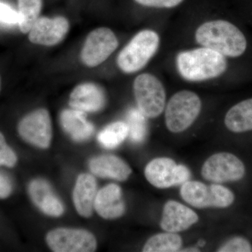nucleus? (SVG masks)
<instances>
[{
	"label": "nucleus",
	"mask_w": 252,
	"mask_h": 252,
	"mask_svg": "<svg viewBox=\"0 0 252 252\" xmlns=\"http://www.w3.org/2000/svg\"><path fill=\"white\" fill-rule=\"evenodd\" d=\"M136 2L145 6L155 8H173L183 0H135Z\"/></svg>",
	"instance_id": "nucleus-28"
},
{
	"label": "nucleus",
	"mask_w": 252,
	"mask_h": 252,
	"mask_svg": "<svg viewBox=\"0 0 252 252\" xmlns=\"http://www.w3.org/2000/svg\"><path fill=\"white\" fill-rule=\"evenodd\" d=\"M18 130L26 142L39 148L47 149L52 138L49 112L45 109H39L30 113L20 122Z\"/></svg>",
	"instance_id": "nucleus-11"
},
{
	"label": "nucleus",
	"mask_w": 252,
	"mask_h": 252,
	"mask_svg": "<svg viewBox=\"0 0 252 252\" xmlns=\"http://www.w3.org/2000/svg\"><path fill=\"white\" fill-rule=\"evenodd\" d=\"M220 252H251L252 245L246 239L234 238L228 240L218 250Z\"/></svg>",
	"instance_id": "nucleus-26"
},
{
	"label": "nucleus",
	"mask_w": 252,
	"mask_h": 252,
	"mask_svg": "<svg viewBox=\"0 0 252 252\" xmlns=\"http://www.w3.org/2000/svg\"><path fill=\"white\" fill-rule=\"evenodd\" d=\"M133 91L139 110L149 119L159 117L163 112L166 94L160 81L149 73L135 78Z\"/></svg>",
	"instance_id": "nucleus-6"
},
{
	"label": "nucleus",
	"mask_w": 252,
	"mask_h": 252,
	"mask_svg": "<svg viewBox=\"0 0 252 252\" xmlns=\"http://www.w3.org/2000/svg\"><path fill=\"white\" fill-rule=\"evenodd\" d=\"M245 173L243 162L233 154L226 152L211 156L204 162L201 170L205 180L218 184L240 180Z\"/></svg>",
	"instance_id": "nucleus-8"
},
{
	"label": "nucleus",
	"mask_w": 252,
	"mask_h": 252,
	"mask_svg": "<svg viewBox=\"0 0 252 252\" xmlns=\"http://www.w3.org/2000/svg\"><path fill=\"white\" fill-rule=\"evenodd\" d=\"M94 208L104 220H115L125 213L126 207L121 187L110 184L96 194Z\"/></svg>",
	"instance_id": "nucleus-15"
},
{
	"label": "nucleus",
	"mask_w": 252,
	"mask_h": 252,
	"mask_svg": "<svg viewBox=\"0 0 252 252\" xmlns=\"http://www.w3.org/2000/svg\"><path fill=\"white\" fill-rule=\"evenodd\" d=\"M128 136L127 124L117 122L109 124L97 136L101 145L107 149H114L120 145Z\"/></svg>",
	"instance_id": "nucleus-22"
},
{
	"label": "nucleus",
	"mask_w": 252,
	"mask_h": 252,
	"mask_svg": "<svg viewBox=\"0 0 252 252\" xmlns=\"http://www.w3.org/2000/svg\"><path fill=\"white\" fill-rule=\"evenodd\" d=\"M202 108L198 94L181 91L172 96L165 108V124L174 133L184 132L196 120Z\"/></svg>",
	"instance_id": "nucleus-4"
},
{
	"label": "nucleus",
	"mask_w": 252,
	"mask_h": 252,
	"mask_svg": "<svg viewBox=\"0 0 252 252\" xmlns=\"http://www.w3.org/2000/svg\"><path fill=\"white\" fill-rule=\"evenodd\" d=\"M20 22L18 11H15L9 5L0 1V23L6 25H16Z\"/></svg>",
	"instance_id": "nucleus-27"
},
{
	"label": "nucleus",
	"mask_w": 252,
	"mask_h": 252,
	"mask_svg": "<svg viewBox=\"0 0 252 252\" xmlns=\"http://www.w3.org/2000/svg\"><path fill=\"white\" fill-rule=\"evenodd\" d=\"M69 29V23L63 16L39 17L29 32V39L39 45H56L64 39Z\"/></svg>",
	"instance_id": "nucleus-12"
},
{
	"label": "nucleus",
	"mask_w": 252,
	"mask_h": 252,
	"mask_svg": "<svg viewBox=\"0 0 252 252\" xmlns=\"http://www.w3.org/2000/svg\"><path fill=\"white\" fill-rule=\"evenodd\" d=\"M160 38L155 31L144 30L132 37L119 53L117 64L125 73L138 72L152 59L158 49Z\"/></svg>",
	"instance_id": "nucleus-3"
},
{
	"label": "nucleus",
	"mask_w": 252,
	"mask_h": 252,
	"mask_svg": "<svg viewBox=\"0 0 252 252\" xmlns=\"http://www.w3.org/2000/svg\"><path fill=\"white\" fill-rule=\"evenodd\" d=\"M97 194V183L94 176L81 174L78 177L73 190V201L81 217H90L94 211Z\"/></svg>",
	"instance_id": "nucleus-17"
},
{
	"label": "nucleus",
	"mask_w": 252,
	"mask_h": 252,
	"mask_svg": "<svg viewBox=\"0 0 252 252\" xmlns=\"http://www.w3.org/2000/svg\"><path fill=\"white\" fill-rule=\"evenodd\" d=\"M180 252H200V250H198V249L195 248H189L185 249L184 250H180Z\"/></svg>",
	"instance_id": "nucleus-30"
},
{
	"label": "nucleus",
	"mask_w": 252,
	"mask_h": 252,
	"mask_svg": "<svg viewBox=\"0 0 252 252\" xmlns=\"http://www.w3.org/2000/svg\"><path fill=\"white\" fill-rule=\"evenodd\" d=\"M118 46L119 41L112 30L97 28L86 38L81 51V61L88 67H96L108 59Z\"/></svg>",
	"instance_id": "nucleus-9"
},
{
	"label": "nucleus",
	"mask_w": 252,
	"mask_h": 252,
	"mask_svg": "<svg viewBox=\"0 0 252 252\" xmlns=\"http://www.w3.org/2000/svg\"><path fill=\"white\" fill-rule=\"evenodd\" d=\"M64 130L73 140L82 142L90 138L94 132V126L86 119L85 114L77 109H66L61 116Z\"/></svg>",
	"instance_id": "nucleus-19"
},
{
	"label": "nucleus",
	"mask_w": 252,
	"mask_h": 252,
	"mask_svg": "<svg viewBox=\"0 0 252 252\" xmlns=\"http://www.w3.org/2000/svg\"><path fill=\"white\" fill-rule=\"evenodd\" d=\"M182 239L175 233H164L154 235L144 245V252H175L180 251Z\"/></svg>",
	"instance_id": "nucleus-21"
},
{
	"label": "nucleus",
	"mask_w": 252,
	"mask_h": 252,
	"mask_svg": "<svg viewBox=\"0 0 252 252\" xmlns=\"http://www.w3.org/2000/svg\"><path fill=\"white\" fill-rule=\"evenodd\" d=\"M225 125L231 132L252 130V98L245 99L231 107L227 112Z\"/></svg>",
	"instance_id": "nucleus-20"
},
{
	"label": "nucleus",
	"mask_w": 252,
	"mask_h": 252,
	"mask_svg": "<svg viewBox=\"0 0 252 252\" xmlns=\"http://www.w3.org/2000/svg\"><path fill=\"white\" fill-rule=\"evenodd\" d=\"M180 195L195 208H225L232 205L235 196L231 190L220 185H206L197 181H187L182 185Z\"/></svg>",
	"instance_id": "nucleus-5"
},
{
	"label": "nucleus",
	"mask_w": 252,
	"mask_h": 252,
	"mask_svg": "<svg viewBox=\"0 0 252 252\" xmlns=\"http://www.w3.org/2000/svg\"><path fill=\"white\" fill-rule=\"evenodd\" d=\"M72 109L83 112H96L104 108L106 97L104 91L94 83H84L74 88L69 100Z\"/></svg>",
	"instance_id": "nucleus-14"
},
{
	"label": "nucleus",
	"mask_w": 252,
	"mask_h": 252,
	"mask_svg": "<svg viewBox=\"0 0 252 252\" xmlns=\"http://www.w3.org/2000/svg\"><path fill=\"white\" fill-rule=\"evenodd\" d=\"M17 162V157L14 151L6 144L4 137L0 132V166L12 167Z\"/></svg>",
	"instance_id": "nucleus-25"
},
{
	"label": "nucleus",
	"mask_w": 252,
	"mask_h": 252,
	"mask_svg": "<svg viewBox=\"0 0 252 252\" xmlns=\"http://www.w3.org/2000/svg\"><path fill=\"white\" fill-rule=\"evenodd\" d=\"M12 191V184L9 177L0 172V198H8Z\"/></svg>",
	"instance_id": "nucleus-29"
},
{
	"label": "nucleus",
	"mask_w": 252,
	"mask_h": 252,
	"mask_svg": "<svg viewBox=\"0 0 252 252\" xmlns=\"http://www.w3.org/2000/svg\"><path fill=\"white\" fill-rule=\"evenodd\" d=\"M28 191L33 203L44 214L56 217L63 215L64 206L45 180L37 179L32 181Z\"/></svg>",
	"instance_id": "nucleus-16"
},
{
	"label": "nucleus",
	"mask_w": 252,
	"mask_h": 252,
	"mask_svg": "<svg viewBox=\"0 0 252 252\" xmlns=\"http://www.w3.org/2000/svg\"><path fill=\"white\" fill-rule=\"evenodd\" d=\"M145 116L137 109H131L127 114L129 137L134 143H141L147 136V125Z\"/></svg>",
	"instance_id": "nucleus-24"
},
{
	"label": "nucleus",
	"mask_w": 252,
	"mask_h": 252,
	"mask_svg": "<svg viewBox=\"0 0 252 252\" xmlns=\"http://www.w3.org/2000/svg\"><path fill=\"white\" fill-rule=\"evenodd\" d=\"M146 179L158 189H167L183 185L190 177V170L183 165H178L169 158H154L144 169Z\"/></svg>",
	"instance_id": "nucleus-7"
},
{
	"label": "nucleus",
	"mask_w": 252,
	"mask_h": 252,
	"mask_svg": "<svg viewBox=\"0 0 252 252\" xmlns=\"http://www.w3.org/2000/svg\"><path fill=\"white\" fill-rule=\"evenodd\" d=\"M177 67L184 79L196 82L220 77L226 70L227 61L224 56L217 51L198 48L179 54Z\"/></svg>",
	"instance_id": "nucleus-2"
},
{
	"label": "nucleus",
	"mask_w": 252,
	"mask_h": 252,
	"mask_svg": "<svg viewBox=\"0 0 252 252\" xmlns=\"http://www.w3.org/2000/svg\"><path fill=\"white\" fill-rule=\"evenodd\" d=\"M198 216L193 210L175 200H169L162 210L160 227L170 233H180L188 229L198 221Z\"/></svg>",
	"instance_id": "nucleus-13"
},
{
	"label": "nucleus",
	"mask_w": 252,
	"mask_h": 252,
	"mask_svg": "<svg viewBox=\"0 0 252 252\" xmlns=\"http://www.w3.org/2000/svg\"><path fill=\"white\" fill-rule=\"evenodd\" d=\"M89 167L94 175L119 182L127 180L132 173L128 164L114 155H103L94 158L89 162Z\"/></svg>",
	"instance_id": "nucleus-18"
},
{
	"label": "nucleus",
	"mask_w": 252,
	"mask_h": 252,
	"mask_svg": "<svg viewBox=\"0 0 252 252\" xmlns=\"http://www.w3.org/2000/svg\"><path fill=\"white\" fill-rule=\"evenodd\" d=\"M195 39L200 46L225 57L236 58L246 51V38L233 23L223 20L208 21L199 26Z\"/></svg>",
	"instance_id": "nucleus-1"
},
{
	"label": "nucleus",
	"mask_w": 252,
	"mask_h": 252,
	"mask_svg": "<svg viewBox=\"0 0 252 252\" xmlns=\"http://www.w3.org/2000/svg\"><path fill=\"white\" fill-rule=\"evenodd\" d=\"M18 13L20 22L18 23L21 31L29 32L33 24L39 17L42 1L41 0H18Z\"/></svg>",
	"instance_id": "nucleus-23"
},
{
	"label": "nucleus",
	"mask_w": 252,
	"mask_h": 252,
	"mask_svg": "<svg viewBox=\"0 0 252 252\" xmlns=\"http://www.w3.org/2000/svg\"><path fill=\"white\" fill-rule=\"evenodd\" d=\"M46 240L55 252H93L97 249L94 235L85 230L56 228L48 233Z\"/></svg>",
	"instance_id": "nucleus-10"
}]
</instances>
